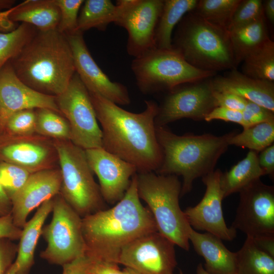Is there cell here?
I'll use <instances>...</instances> for the list:
<instances>
[{
	"label": "cell",
	"instance_id": "cell-1",
	"mask_svg": "<svg viewBox=\"0 0 274 274\" xmlns=\"http://www.w3.org/2000/svg\"><path fill=\"white\" fill-rule=\"evenodd\" d=\"M89 93L101 127L102 148L133 164L137 173L155 172L162 159L155 121L158 105L153 100H146V109L135 113Z\"/></svg>",
	"mask_w": 274,
	"mask_h": 274
},
{
	"label": "cell",
	"instance_id": "cell-2",
	"mask_svg": "<svg viewBox=\"0 0 274 274\" xmlns=\"http://www.w3.org/2000/svg\"><path fill=\"white\" fill-rule=\"evenodd\" d=\"M136 173L124 196L114 207L82 218L87 256L118 264L124 247L143 235L157 231L151 212L140 201Z\"/></svg>",
	"mask_w": 274,
	"mask_h": 274
},
{
	"label": "cell",
	"instance_id": "cell-3",
	"mask_svg": "<svg viewBox=\"0 0 274 274\" xmlns=\"http://www.w3.org/2000/svg\"><path fill=\"white\" fill-rule=\"evenodd\" d=\"M9 61L24 83L54 96L66 89L76 73L67 38L57 29L38 30L20 53Z\"/></svg>",
	"mask_w": 274,
	"mask_h": 274
},
{
	"label": "cell",
	"instance_id": "cell-4",
	"mask_svg": "<svg viewBox=\"0 0 274 274\" xmlns=\"http://www.w3.org/2000/svg\"><path fill=\"white\" fill-rule=\"evenodd\" d=\"M236 133L234 131L220 136L210 133L180 135L165 126H156L162 159L155 172L182 176V196L191 190L195 180L215 170L219 159L229 146V140Z\"/></svg>",
	"mask_w": 274,
	"mask_h": 274
},
{
	"label": "cell",
	"instance_id": "cell-5",
	"mask_svg": "<svg viewBox=\"0 0 274 274\" xmlns=\"http://www.w3.org/2000/svg\"><path fill=\"white\" fill-rule=\"evenodd\" d=\"M172 47L198 69L216 73L236 67L228 31L192 11L177 25Z\"/></svg>",
	"mask_w": 274,
	"mask_h": 274
},
{
	"label": "cell",
	"instance_id": "cell-6",
	"mask_svg": "<svg viewBox=\"0 0 274 274\" xmlns=\"http://www.w3.org/2000/svg\"><path fill=\"white\" fill-rule=\"evenodd\" d=\"M136 177L139 196L147 204L157 231L188 251L192 227L179 205L182 185L178 176L149 172L137 173Z\"/></svg>",
	"mask_w": 274,
	"mask_h": 274
},
{
	"label": "cell",
	"instance_id": "cell-7",
	"mask_svg": "<svg viewBox=\"0 0 274 274\" xmlns=\"http://www.w3.org/2000/svg\"><path fill=\"white\" fill-rule=\"evenodd\" d=\"M131 68L140 91L146 94L170 91L185 84L211 78L216 72L198 69L174 48H154L134 58Z\"/></svg>",
	"mask_w": 274,
	"mask_h": 274
},
{
	"label": "cell",
	"instance_id": "cell-8",
	"mask_svg": "<svg viewBox=\"0 0 274 274\" xmlns=\"http://www.w3.org/2000/svg\"><path fill=\"white\" fill-rule=\"evenodd\" d=\"M61 175L60 194L82 217L104 210L105 201L85 150L70 141L53 143Z\"/></svg>",
	"mask_w": 274,
	"mask_h": 274
},
{
	"label": "cell",
	"instance_id": "cell-9",
	"mask_svg": "<svg viewBox=\"0 0 274 274\" xmlns=\"http://www.w3.org/2000/svg\"><path fill=\"white\" fill-rule=\"evenodd\" d=\"M53 200L52 220L41 234L47 245L40 256L50 264L62 266L85 254L82 218L60 194Z\"/></svg>",
	"mask_w": 274,
	"mask_h": 274
},
{
	"label": "cell",
	"instance_id": "cell-10",
	"mask_svg": "<svg viewBox=\"0 0 274 274\" xmlns=\"http://www.w3.org/2000/svg\"><path fill=\"white\" fill-rule=\"evenodd\" d=\"M56 101L68 123L71 142L85 150L102 147V131L89 93L76 73Z\"/></svg>",
	"mask_w": 274,
	"mask_h": 274
},
{
	"label": "cell",
	"instance_id": "cell-11",
	"mask_svg": "<svg viewBox=\"0 0 274 274\" xmlns=\"http://www.w3.org/2000/svg\"><path fill=\"white\" fill-rule=\"evenodd\" d=\"M163 0H119L114 23L127 32V53L134 58L156 48L155 34Z\"/></svg>",
	"mask_w": 274,
	"mask_h": 274
},
{
	"label": "cell",
	"instance_id": "cell-12",
	"mask_svg": "<svg viewBox=\"0 0 274 274\" xmlns=\"http://www.w3.org/2000/svg\"><path fill=\"white\" fill-rule=\"evenodd\" d=\"M231 226L252 238L274 236L273 186L259 179L242 190Z\"/></svg>",
	"mask_w": 274,
	"mask_h": 274
},
{
	"label": "cell",
	"instance_id": "cell-13",
	"mask_svg": "<svg viewBox=\"0 0 274 274\" xmlns=\"http://www.w3.org/2000/svg\"><path fill=\"white\" fill-rule=\"evenodd\" d=\"M175 244L158 231L143 235L121 250L117 263L141 274H174Z\"/></svg>",
	"mask_w": 274,
	"mask_h": 274
},
{
	"label": "cell",
	"instance_id": "cell-14",
	"mask_svg": "<svg viewBox=\"0 0 274 274\" xmlns=\"http://www.w3.org/2000/svg\"><path fill=\"white\" fill-rule=\"evenodd\" d=\"M207 79L185 86L181 85L169 91L158 106L156 126H164L182 118L204 120L206 116L217 107L211 78Z\"/></svg>",
	"mask_w": 274,
	"mask_h": 274
},
{
	"label": "cell",
	"instance_id": "cell-15",
	"mask_svg": "<svg viewBox=\"0 0 274 274\" xmlns=\"http://www.w3.org/2000/svg\"><path fill=\"white\" fill-rule=\"evenodd\" d=\"M222 174L220 169H217L202 177L206 187L202 198L196 206L187 208L184 213L193 229L231 241L235 238L236 230L232 226L228 227L224 218L222 208L224 198L220 185Z\"/></svg>",
	"mask_w": 274,
	"mask_h": 274
},
{
	"label": "cell",
	"instance_id": "cell-16",
	"mask_svg": "<svg viewBox=\"0 0 274 274\" xmlns=\"http://www.w3.org/2000/svg\"><path fill=\"white\" fill-rule=\"evenodd\" d=\"M65 36L72 51L76 73L88 91L118 105H129L130 98L127 87L111 81L100 69L87 47L83 32L76 31Z\"/></svg>",
	"mask_w": 274,
	"mask_h": 274
},
{
	"label": "cell",
	"instance_id": "cell-17",
	"mask_svg": "<svg viewBox=\"0 0 274 274\" xmlns=\"http://www.w3.org/2000/svg\"><path fill=\"white\" fill-rule=\"evenodd\" d=\"M49 109L60 112L56 96L41 93L24 83L10 61L0 71V135L8 119L23 110Z\"/></svg>",
	"mask_w": 274,
	"mask_h": 274
},
{
	"label": "cell",
	"instance_id": "cell-18",
	"mask_svg": "<svg viewBox=\"0 0 274 274\" xmlns=\"http://www.w3.org/2000/svg\"><path fill=\"white\" fill-rule=\"evenodd\" d=\"M86 158L105 201L113 204L124 196L132 176L137 173L133 164L108 152L102 148L85 150Z\"/></svg>",
	"mask_w": 274,
	"mask_h": 274
},
{
	"label": "cell",
	"instance_id": "cell-19",
	"mask_svg": "<svg viewBox=\"0 0 274 274\" xmlns=\"http://www.w3.org/2000/svg\"><path fill=\"white\" fill-rule=\"evenodd\" d=\"M60 169L54 168L31 174L27 181L11 199V215L14 224L22 228L29 214L44 201L60 193Z\"/></svg>",
	"mask_w": 274,
	"mask_h": 274
},
{
	"label": "cell",
	"instance_id": "cell-20",
	"mask_svg": "<svg viewBox=\"0 0 274 274\" xmlns=\"http://www.w3.org/2000/svg\"><path fill=\"white\" fill-rule=\"evenodd\" d=\"M53 144L42 136L0 135V161L19 165L31 173L53 168Z\"/></svg>",
	"mask_w": 274,
	"mask_h": 274
},
{
	"label": "cell",
	"instance_id": "cell-21",
	"mask_svg": "<svg viewBox=\"0 0 274 274\" xmlns=\"http://www.w3.org/2000/svg\"><path fill=\"white\" fill-rule=\"evenodd\" d=\"M214 91L239 96L274 112V83L250 78L235 68L210 79Z\"/></svg>",
	"mask_w": 274,
	"mask_h": 274
},
{
	"label": "cell",
	"instance_id": "cell-22",
	"mask_svg": "<svg viewBox=\"0 0 274 274\" xmlns=\"http://www.w3.org/2000/svg\"><path fill=\"white\" fill-rule=\"evenodd\" d=\"M189 240L196 253L204 260V269L210 274H235L236 252L229 250L217 236L198 232L191 228Z\"/></svg>",
	"mask_w": 274,
	"mask_h": 274
},
{
	"label": "cell",
	"instance_id": "cell-23",
	"mask_svg": "<svg viewBox=\"0 0 274 274\" xmlns=\"http://www.w3.org/2000/svg\"><path fill=\"white\" fill-rule=\"evenodd\" d=\"M53 198L42 203L33 216L26 222L17 246V253L14 264L16 274H29L35 263V253L38 242L42 234L43 225L52 212Z\"/></svg>",
	"mask_w": 274,
	"mask_h": 274
},
{
	"label": "cell",
	"instance_id": "cell-24",
	"mask_svg": "<svg viewBox=\"0 0 274 274\" xmlns=\"http://www.w3.org/2000/svg\"><path fill=\"white\" fill-rule=\"evenodd\" d=\"M9 18L15 23H27L44 31L56 29L60 11L54 0H27L12 8Z\"/></svg>",
	"mask_w": 274,
	"mask_h": 274
},
{
	"label": "cell",
	"instance_id": "cell-25",
	"mask_svg": "<svg viewBox=\"0 0 274 274\" xmlns=\"http://www.w3.org/2000/svg\"><path fill=\"white\" fill-rule=\"evenodd\" d=\"M258 156V153L250 150L244 159L230 170L222 174L220 185L224 198L234 193L239 192L265 175L259 164Z\"/></svg>",
	"mask_w": 274,
	"mask_h": 274
},
{
	"label": "cell",
	"instance_id": "cell-26",
	"mask_svg": "<svg viewBox=\"0 0 274 274\" xmlns=\"http://www.w3.org/2000/svg\"><path fill=\"white\" fill-rule=\"evenodd\" d=\"M197 2V0H163L155 34L156 48L166 49L173 47L174 28L187 13L195 9Z\"/></svg>",
	"mask_w": 274,
	"mask_h": 274
},
{
	"label": "cell",
	"instance_id": "cell-27",
	"mask_svg": "<svg viewBox=\"0 0 274 274\" xmlns=\"http://www.w3.org/2000/svg\"><path fill=\"white\" fill-rule=\"evenodd\" d=\"M228 32L236 66L269 39L264 15L248 25Z\"/></svg>",
	"mask_w": 274,
	"mask_h": 274
},
{
	"label": "cell",
	"instance_id": "cell-28",
	"mask_svg": "<svg viewBox=\"0 0 274 274\" xmlns=\"http://www.w3.org/2000/svg\"><path fill=\"white\" fill-rule=\"evenodd\" d=\"M117 7L110 0L84 1L79 14L77 30L84 32L91 28L105 31L114 23Z\"/></svg>",
	"mask_w": 274,
	"mask_h": 274
},
{
	"label": "cell",
	"instance_id": "cell-29",
	"mask_svg": "<svg viewBox=\"0 0 274 274\" xmlns=\"http://www.w3.org/2000/svg\"><path fill=\"white\" fill-rule=\"evenodd\" d=\"M236 255L235 274H274V258L259 249L252 238L247 236Z\"/></svg>",
	"mask_w": 274,
	"mask_h": 274
},
{
	"label": "cell",
	"instance_id": "cell-30",
	"mask_svg": "<svg viewBox=\"0 0 274 274\" xmlns=\"http://www.w3.org/2000/svg\"><path fill=\"white\" fill-rule=\"evenodd\" d=\"M243 62L242 73L245 75L273 82L274 43L270 39L250 53Z\"/></svg>",
	"mask_w": 274,
	"mask_h": 274
},
{
	"label": "cell",
	"instance_id": "cell-31",
	"mask_svg": "<svg viewBox=\"0 0 274 274\" xmlns=\"http://www.w3.org/2000/svg\"><path fill=\"white\" fill-rule=\"evenodd\" d=\"M274 122H266L244 129L234 134L229 141V145L247 148L259 153L273 144Z\"/></svg>",
	"mask_w": 274,
	"mask_h": 274
},
{
	"label": "cell",
	"instance_id": "cell-32",
	"mask_svg": "<svg viewBox=\"0 0 274 274\" xmlns=\"http://www.w3.org/2000/svg\"><path fill=\"white\" fill-rule=\"evenodd\" d=\"M38 30L31 25L21 23L11 31L0 32V71L20 53Z\"/></svg>",
	"mask_w": 274,
	"mask_h": 274
},
{
	"label": "cell",
	"instance_id": "cell-33",
	"mask_svg": "<svg viewBox=\"0 0 274 274\" xmlns=\"http://www.w3.org/2000/svg\"><path fill=\"white\" fill-rule=\"evenodd\" d=\"M241 2V0H200L192 11L205 20L227 30Z\"/></svg>",
	"mask_w": 274,
	"mask_h": 274
},
{
	"label": "cell",
	"instance_id": "cell-34",
	"mask_svg": "<svg viewBox=\"0 0 274 274\" xmlns=\"http://www.w3.org/2000/svg\"><path fill=\"white\" fill-rule=\"evenodd\" d=\"M36 133L58 141H70L71 130L66 119L61 114L49 109L36 110Z\"/></svg>",
	"mask_w": 274,
	"mask_h": 274
},
{
	"label": "cell",
	"instance_id": "cell-35",
	"mask_svg": "<svg viewBox=\"0 0 274 274\" xmlns=\"http://www.w3.org/2000/svg\"><path fill=\"white\" fill-rule=\"evenodd\" d=\"M31 174L19 165L0 161V183L10 200L23 186Z\"/></svg>",
	"mask_w": 274,
	"mask_h": 274
},
{
	"label": "cell",
	"instance_id": "cell-36",
	"mask_svg": "<svg viewBox=\"0 0 274 274\" xmlns=\"http://www.w3.org/2000/svg\"><path fill=\"white\" fill-rule=\"evenodd\" d=\"M36 110L26 109L13 114L7 121L1 135L28 136L36 133Z\"/></svg>",
	"mask_w": 274,
	"mask_h": 274
},
{
	"label": "cell",
	"instance_id": "cell-37",
	"mask_svg": "<svg viewBox=\"0 0 274 274\" xmlns=\"http://www.w3.org/2000/svg\"><path fill=\"white\" fill-rule=\"evenodd\" d=\"M60 11V19L57 30L65 35L77 30L79 11L83 0H54Z\"/></svg>",
	"mask_w": 274,
	"mask_h": 274
},
{
	"label": "cell",
	"instance_id": "cell-38",
	"mask_svg": "<svg viewBox=\"0 0 274 274\" xmlns=\"http://www.w3.org/2000/svg\"><path fill=\"white\" fill-rule=\"evenodd\" d=\"M264 15L261 0H241L232 17L228 31L248 25Z\"/></svg>",
	"mask_w": 274,
	"mask_h": 274
},
{
	"label": "cell",
	"instance_id": "cell-39",
	"mask_svg": "<svg viewBox=\"0 0 274 274\" xmlns=\"http://www.w3.org/2000/svg\"><path fill=\"white\" fill-rule=\"evenodd\" d=\"M242 115L244 129L263 122H274L273 112L249 100Z\"/></svg>",
	"mask_w": 274,
	"mask_h": 274
},
{
	"label": "cell",
	"instance_id": "cell-40",
	"mask_svg": "<svg viewBox=\"0 0 274 274\" xmlns=\"http://www.w3.org/2000/svg\"><path fill=\"white\" fill-rule=\"evenodd\" d=\"M213 94L217 107L242 112L248 102L246 99L231 93L213 90Z\"/></svg>",
	"mask_w": 274,
	"mask_h": 274
},
{
	"label": "cell",
	"instance_id": "cell-41",
	"mask_svg": "<svg viewBox=\"0 0 274 274\" xmlns=\"http://www.w3.org/2000/svg\"><path fill=\"white\" fill-rule=\"evenodd\" d=\"M17 246L7 238H0V274H6L14 262Z\"/></svg>",
	"mask_w": 274,
	"mask_h": 274
},
{
	"label": "cell",
	"instance_id": "cell-42",
	"mask_svg": "<svg viewBox=\"0 0 274 274\" xmlns=\"http://www.w3.org/2000/svg\"><path fill=\"white\" fill-rule=\"evenodd\" d=\"M214 120L236 123L242 127L243 126L242 112L224 107H215L206 116L204 119V120L207 122Z\"/></svg>",
	"mask_w": 274,
	"mask_h": 274
},
{
	"label": "cell",
	"instance_id": "cell-43",
	"mask_svg": "<svg viewBox=\"0 0 274 274\" xmlns=\"http://www.w3.org/2000/svg\"><path fill=\"white\" fill-rule=\"evenodd\" d=\"M88 257V274H123L116 263Z\"/></svg>",
	"mask_w": 274,
	"mask_h": 274
},
{
	"label": "cell",
	"instance_id": "cell-44",
	"mask_svg": "<svg viewBox=\"0 0 274 274\" xmlns=\"http://www.w3.org/2000/svg\"><path fill=\"white\" fill-rule=\"evenodd\" d=\"M21 232L22 229L14 224L11 214L0 216V238L19 239Z\"/></svg>",
	"mask_w": 274,
	"mask_h": 274
},
{
	"label": "cell",
	"instance_id": "cell-45",
	"mask_svg": "<svg viewBox=\"0 0 274 274\" xmlns=\"http://www.w3.org/2000/svg\"><path fill=\"white\" fill-rule=\"evenodd\" d=\"M258 154V162L265 175L271 176L274 174V145L268 146Z\"/></svg>",
	"mask_w": 274,
	"mask_h": 274
},
{
	"label": "cell",
	"instance_id": "cell-46",
	"mask_svg": "<svg viewBox=\"0 0 274 274\" xmlns=\"http://www.w3.org/2000/svg\"><path fill=\"white\" fill-rule=\"evenodd\" d=\"M89 258L85 254L62 265V274H88Z\"/></svg>",
	"mask_w": 274,
	"mask_h": 274
},
{
	"label": "cell",
	"instance_id": "cell-47",
	"mask_svg": "<svg viewBox=\"0 0 274 274\" xmlns=\"http://www.w3.org/2000/svg\"><path fill=\"white\" fill-rule=\"evenodd\" d=\"M252 239L259 249L274 258V236H263Z\"/></svg>",
	"mask_w": 274,
	"mask_h": 274
},
{
	"label": "cell",
	"instance_id": "cell-48",
	"mask_svg": "<svg viewBox=\"0 0 274 274\" xmlns=\"http://www.w3.org/2000/svg\"><path fill=\"white\" fill-rule=\"evenodd\" d=\"M12 8L0 11V32H8L11 31L15 29L18 25L16 23L11 21L9 18V14Z\"/></svg>",
	"mask_w": 274,
	"mask_h": 274
},
{
	"label": "cell",
	"instance_id": "cell-49",
	"mask_svg": "<svg viewBox=\"0 0 274 274\" xmlns=\"http://www.w3.org/2000/svg\"><path fill=\"white\" fill-rule=\"evenodd\" d=\"M12 202L0 183V216L11 214Z\"/></svg>",
	"mask_w": 274,
	"mask_h": 274
},
{
	"label": "cell",
	"instance_id": "cell-50",
	"mask_svg": "<svg viewBox=\"0 0 274 274\" xmlns=\"http://www.w3.org/2000/svg\"><path fill=\"white\" fill-rule=\"evenodd\" d=\"M264 14L271 23L274 22V0H266L263 2Z\"/></svg>",
	"mask_w": 274,
	"mask_h": 274
},
{
	"label": "cell",
	"instance_id": "cell-51",
	"mask_svg": "<svg viewBox=\"0 0 274 274\" xmlns=\"http://www.w3.org/2000/svg\"><path fill=\"white\" fill-rule=\"evenodd\" d=\"M15 1L0 0V11L10 9L14 6Z\"/></svg>",
	"mask_w": 274,
	"mask_h": 274
},
{
	"label": "cell",
	"instance_id": "cell-52",
	"mask_svg": "<svg viewBox=\"0 0 274 274\" xmlns=\"http://www.w3.org/2000/svg\"><path fill=\"white\" fill-rule=\"evenodd\" d=\"M196 273L197 274H210L207 272L204 268L203 267L202 264L200 263L198 264L196 268Z\"/></svg>",
	"mask_w": 274,
	"mask_h": 274
},
{
	"label": "cell",
	"instance_id": "cell-53",
	"mask_svg": "<svg viewBox=\"0 0 274 274\" xmlns=\"http://www.w3.org/2000/svg\"><path fill=\"white\" fill-rule=\"evenodd\" d=\"M122 272L123 274H141L136 270L127 267L122 270Z\"/></svg>",
	"mask_w": 274,
	"mask_h": 274
},
{
	"label": "cell",
	"instance_id": "cell-54",
	"mask_svg": "<svg viewBox=\"0 0 274 274\" xmlns=\"http://www.w3.org/2000/svg\"><path fill=\"white\" fill-rule=\"evenodd\" d=\"M6 274H16V269L14 263L12 264Z\"/></svg>",
	"mask_w": 274,
	"mask_h": 274
},
{
	"label": "cell",
	"instance_id": "cell-55",
	"mask_svg": "<svg viewBox=\"0 0 274 274\" xmlns=\"http://www.w3.org/2000/svg\"><path fill=\"white\" fill-rule=\"evenodd\" d=\"M179 274H183V273L181 271H180Z\"/></svg>",
	"mask_w": 274,
	"mask_h": 274
}]
</instances>
